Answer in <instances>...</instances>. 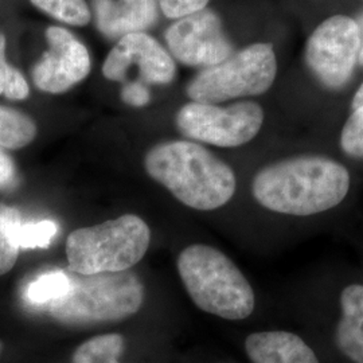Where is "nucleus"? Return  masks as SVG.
<instances>
[{
    "mask_svg": "<svg viewBox=\"0 0 363 363\" xmlns=\"http://www.w3.org/2000/svg\"><path fill=\"white\" fill-rule=\"evenodd\" d=\"M72 288L69 273L62 271H49L39 274L30 281L25 291L28 304L35 307H49L52 303L65 298Z\"/></svg>",
    "mask_w": 363,
    "mask_h": 363,
    "instance_id": "obj_16",
    "label": "nucleus"
},
{
    "mask_svg": "<svg viewBox=\"0 0 363 363\" xmlns=\"http://www.w3.org/2000/svg\"><path fill=\"white\" fill-rule=\"evenodd\" d=\"M144 167L183 205L195 210H216L235 193V175L225 162L205 147L175 140L156 144L144 159Z\"/></svg>",
    "mask_w": 363,
    "mask_h": 363,
    "instance_id": "obj_2",
    "label": "nucleus"
},
{
    "mask_svg": "<svg viewBox=\"0 0 363 363\" xmlns=\"http://www.w3.org/2000/svg\"><path fill=\"white\" fill-rule=\"evenodd\" d=\"M121 99L125 104L142 108L150 103V91L142 81L127 82L121 89Z\"/></svg>",
    "mask_w": 363,
    "mask_h": 363,
    "instance_id": "obj_24",
    "label": "nucleus"
},
{
    "mask_svg": "<svg viewBox=\"0 0 363 363\" xmlns=\"http://www.w3.org/2000/svg\"><path fill=\"white\" fill-rule=\"evenodd\" d=\"M28 93L26 78L6 60V37L0 34V96L10 100H25Z\"/></svg>",
    "mask_w": 363,
    "mask_h": 363,
    "instance_id": "obj_20",
    "label": "nucleus"
},
{
    "mask_svg": "<svg viewBox=\"0 0 363 363\" xmlns=\"http://www.w3.org/2000/svg\"><path fill=\"white\" fill-rule=\"evenodd\" d=\"M357 26H358V31H359V43H361V48H359V55H358V62L363 65V13L359 15V18L355 21Z\"/></svg>",
    "mask_w": 363,
    "mask_h": 363,
    "instance_id": "obj_26",
    "label": "nucleus"
},
{
    "mask_svg": "<svg viewBox=\"0 0 363 363\" xmlns=\"http://www.w3.org/2000/svg\"><path fill=\"white\" fill-rule=\"evenodd\" d=\"M349 189V171L325 156H298L274 163L261 169L252 184L261 206L300 217L335 208Z\"/></svg>",
    "mask_w": 363,
    "mask_h": 363,
    "instance_id": "obj_1",
    "label": "nucleus"
},
{
    "mask_svg": "<svg viewBox=\"0 0 363 363\" xmlns=\"http://www.w3.org/2000/svg\"><path fill=\"white\" fill-rule=\"evenodd\" d=\"M23 222L18 208L0 203V276L10 272L19 256L16 232Z\"/></svg>",
    "mask_w": 363,
    "mask_h": 363,
    "instance_id": "obj_18",
    "label": "nucleus"
},
{
    "mask_svg": "<svg viewBox=\"0 0 363 363\" xmlns=\"http://www.w3.org/2000/svg\"><path fill=\"white\" fill-rule=\"evenodd\" d=\"M359 31L354 19L337 15L316 27L307 42L306 61L327 88L339 89L350 79L359 55Z\"/></svg>",
    "mask_w": 363,
    "mask_h": 363,
    "instance_id": "obj_8",
    "label": "nucleus"
},
{
    "mask_svg": "<svg viewBox=\"0 0 363 363\" xmlns=\"http://www.w3.org/2000/svg\"><path fill=\"white\" fill-rule=\"evenodd\" d=\"M57 233L58 225L52 220L22 222L16 232V244L19 249H45L52 244Z\"/></svg>",
    "mask_w": 363,
    "mask_h": 363,
    "instance_id": "obj_21",
    "label": "nucleus"
},
{
    "mask_svg": "<svg viewBox=\"0 0 363 363\" xmlns=\"http://www.w3.org/2000/svg\"><path fill=\"white\" fill-rule=\"evenodd\" d=\"M1 347H3V346H1V343H0V352H1Z\"/></svg>",
    "mask_w": 363,
    "mask_h": 363,
    "instance_id": "obj_28",
    "label": "nucleus"
},
{
    "mask_svg": "<svg viewBox=\"0 0 363 363\" xmlns=\"http://www.w3.org/2000/svg\"><path fill=\"white\" fill-rule=\"evenodd\" d=\"M166 42L169 54L183 65L211 67L233 54L218 15L206 9L172 23Z\"/></svg>",
    "mask_w": 363,
    "mask_h": 363,
    "instance_id": "obj_9",
    "label": "nucleus"
},
{
    "mask_svg": "<svg viewBox=\"0 0 363 363\" xmlns=\"http://www.w3.org/2000/svg\"><path fill=\"white\" fill-rule=\"evenodd\" d=\"M361 106H363V84L362 86L355 93L354 100H352V109H354V111L358 109V108H361Z\"/></svg>",
    "mask_w": 363,
    "mask_h": 363,
    "instance_id": "obj_27",
    "label": "nucleus"
},
{
    "mask_svg": "<svg viewBox=\"0 0 363 363\" xmlns=\"http://www.w3.org/2000/svg\"><path fill=\"white\" fill-rule=\"evenodd\" d=\"M245 350L253 363H319L301 337L286 331L252 334L245 340Z\"/></svg>",
    "mask_w": 363,
    "mask_h": 363,
    "instance_id": "obj_13",
    "label": "nucleus"
},
{
    "mask_svg": "<svg viewBox=\"0 0 363 363\" xmlns=\"http://www.w3.org/2000/svg\"><path fill=\"white\" fill-rule=\"evenodd\" d=\"M276 72L272 45L255 43L202 70L187 85V94L195 103L203 104L257 96L272 86Z\"/></svg>",
    "mask_w": 363,
    "mask_h": 363,
    "instance_id": "obj_6",
    "label": "nucleus"
},
{
    "mask_svg": "<svg viewBox=\"0 0 363 363\" xmlns=\"http://www.w3.org/2000/svg\"><path fill=\"white\" fill-rule=\"evenodd\" d=\"M208 0H159L162 13L169 19H181L206 9Z\"/></svg>",
    "mask_w": 363,
    "mask_h": 363,
    "instance_id": "obj_23",
    "label": "nucleus"
},
{
    "mask_svg": "<svg viewBox=\"0 0 363 363\" xmlns=\"http://www.w3.org/2000/svg\"><path fill=\"white\" fill-rule=\"evenodd\" d=\"M340 145L347 155L363 157V106L355 109L345 124Z\"/></svg>",
    "mask_w": 363,
    "mask_h": 363,
    "instance_id": "obj_22",
    "label": "nucleus"
},
{
    "mask_svg": "<svg viewBox=\"0 0 363 363\" xmlns=\"http://www.w3.org/2000/svg\"><path fill=\"white\" fill-rule=\"evenodd\" d=\"M340 308L337 347L352 362L363 363V286H346L340 295Z\"/></svg>",
    "mask_w": 363,
    "mask_h": 363,
    "instance_id": "obj_14",
    "label": "nucleus"
},
{
    "mask_svg": "<svg viewBox=\"0 0 363 363\" xmlns=\"http://www.w3.org/2000/svg\"><path fill=\"white\" fill-rule=\"evenodd\" d=\"M40 11L72 26L91 22V10L85 0H30Z\"/></svg>",
    "mask_w": 363,
    "mask_h": 363,
    "instance_id": "obj_19",
    "label": "nucleus"
},
{
    "mask_svg": "<svg viewBox=\"0 0 363 363\" xmlns=\"http://www.w3.org/2000/svg\"><path fill=\"white\" fill-rule=\"evenodd\" d=\"M187 294L202 311L228 320H242L255 310V292L232 259L216 247H184L177 261Z\"/></svg>",
    "mask_w": 363,
    "mask_h": 363,
    "instance_id": "obj_3",
    "label": "nucleus"
},
{
    "mask_svg": "<svg viewBox=\"0 0 363 363\" xmlns=\"http://www.w3.org/2000/svg\"><path fill=\"white\" fill-rule=\"evenodd\" d=\"M49 49L33 69V81L39 91L61 94L88 77L91 55L86 46L64 27L46 30Z\"/></svg>",
    "mask_w": 363,
    "mask_h": 363,
    "instance_id": "obj_10",
    "label": "nucleus"
},
{
    "mask_svg": "<svg viewBox=\"0 0 363 363\" xmlns=\"http://www.w3.org/2000/svg\"><path fill=\"white\" fill-rule=\"evenodd\" d=\"M125 340L120 334L91 337L73 352L72 363H118Z\"/></svg>",
    "mask_w": 363,
    "mask_h": 363,
    "instance_id": "obj_17",
    "label": "nucleus"
},
{
    "mask_svg": "<svg viewBox=\"0 0 363 363\" xmlns=\"http://www.w3.org/2000/svg\"><path fill=\"white\" fill-rule=\"evenodd\" d=\"M16 179V167L13 157L6 152V148L0 147V191L13 186Z\"/></svg>",
    "mask_w": 363,
    "mask_h": 363,
    "instance_id": "obj_25",
    "label": "nucleus"
},
{
    "mask_svg": "<svg viewBox=\"0 0 363 363\" xmlns=\"http://www.w3.org/2000/svg\"><path fill=\"white\" fill-rule=\"evenodd\" d=\"M96 23L108 39L144 33L157 21L156 0H93Z\"/></svg>",
    "mask_w": 363,
    "mask_h": 363,
    "instance_id": "obj_12",
    "label": "nucleus"
},
{
    "mask_svg": "<svg viewBox=\"0 0 363 363\" xmlns=\"http://www.w3.org/2000/svg\"><path fill=\"white\" fill-rule=\"evenodd\" d=\"M135 66L144 84L154 85L169 84L177 72L171 54L145 33L128 34L118 39L105 60L103 74L111 81H125Z\"/></svg>",
    "mask_w": 363,
    "mask_h": 363,
    "instance_id": "obj_11",
    "label": "nucleus"
},
{
    "mask_svg": "<svg viewBox=\"0 0 363 363\" xmlns=\"http://www.w3.org/2000/svg\"><path fill=\"white\" fill-rule=\"evenodd\" d=\"M150 242L145 220L124 214L72 232L66 240V257L70 271L78 274L124 272L143 259Z\"/></svg>",
    "mask_w": 363,
    "mask_h": 363,
    "instance_id": "obj_5",
    "label": "nucleus"
},
{
    "mask_svg": "<svg viewBox=\"0 0 363 363\" xmlns=\"http://www.w3.org/2000/svg\"><path fill=\"white\" fill-rule=\"evenodd\" d=\"M35 136L37 125L31 117L0 105V147L19 150L31 143Z\"/></svg>",
    "mask_w": 363,
    "mask_h": 363,
    "instance_id": "obj_15",
    "label": "nucleus"
},
{
    "mask_svg": "<svg viewBox=\"0 0 363 363\" xmlns=\"http://www.w3.org/2000/svg\"><path fill=\"white\" fill-rule=\"evenodd\" d=\"M264 123L262 108L244 101L220 108L191 101L177 115V127L189 139L218 147H238L250 142Z\"/></svg>",
    "mask_w": 363,
    "mask_h": 363,
    "instance_id": "obj_7",
    "label": "nucleus"
},
{
    "mask_svg": "<svg viewBox=\"0 0 363 363\" xmlns=\"http://www.w3.org/2000/svg\"><path fill=\"white\" fill-rule=\"evenodd\" d=\"M69 274L72 280L69 294L48 307L50 316L60 323H115L133 316L143 306V283L130 271Z\"/></svg>",
    "mask_w": 363,
    "mask_h": 363,
    "instance_id": "obj_4",
    "label": "nucleus"
}]
</instances>
